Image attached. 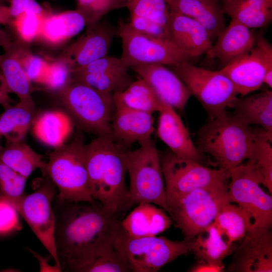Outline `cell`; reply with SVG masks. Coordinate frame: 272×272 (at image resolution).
Instances as JSON below:
<instances>
[{
  "label": "cell",
  "instance_id": "cell-37",
  "mask_svg": "<svg viewBox=\"0 0 272 272\" xmlns=\"http://www.w3.org/2000/svg\"><path fill=\"white\" fill-rule=\"evenodd\" d=\"M126 7L130 15L152 19L168 25L170 10L165 0H129Z\"/></svg>",
  "mask_w": 272,
  "mask_h": 272
},
{
  "label": "cell",
  "instance_id": "cell-41",
  "mask_svg": "<svg viewBox=\"0 0 272 272\" xmlns=\"http://www.w3.org/2000/svg\"><path fill=\"white\" fill-rule=\"evenodd\" d=\"M44 15L25 12L13 18L10 24L13 26L21 40L29 43L38 37Z\"/></svg>",
  "mask_w": 272,
  "mask_h": 272
},
{
  "label": "cell",
  "instance_id": "cell-54",
  "mask_svg": "<svg viewBox=\"0 0 272 272\" xmlns=\"http://www.w3.org/2000/svg\"><path fill=\"white\" fill-rule=\"evenodd\" d=\"M2 57H3V54H0V62L2 59Z\"/></svg>",
  "mask_w": 272,
  "mask_h": 272
},
{
  "label": "cell",
  "instance_id": "cell-48",
  "mask_svg": "<svg viewBox=\"0 0 272 272\" xmlns=\"http://www.w3.org/2000/svg\"><path fill=\"white\" fill-rule=\"evenodd\" d=\"M9 94L0 74V105L3 107L4 109L12 105L11 104L13 101L10 97Z\"/></svg>",
  "mask_w": 272,
  "mask_h": 272
},
{
  "label": "cell",
  "instance_id": "cell-55",
  "mask_svg": "<svg viewBox=\"0 0 272 272\" xmlns=\"http://www.w3.org/2000/svg\"><path fill=\"white\" fill-rule=\"evenodd\" d=\"M127 2L129 1V0H126Z\"/></svg>",
  "mask_w": 272,
  "mask_h": 272
},
{
  "label": "cell",
  "instance_id": "cell-31",
  "mask_svg": "<svg viewBox=\"0 0 272 272\" xmlns=\"http://www.w3.org/2000/svg\"><path fill=\"white\" fill-rule=\"evenodd\" d=\"M229 202L219 211L214 223L230 243L241 240L250 229L252 219L248 212L238 205Z\"/></svg>",
  "mask_w": 272,
  "mask_h": 272
},
{
  "label": "cell",
  "instance_id": "cell-43",
  "mask_svg": "<svg viewBox=\"0 0 272 272\" xmlns=\"http://www.w3.org/2000/svg\"><path fill=\"white\" fill-rule=\"evenodd\" d=\"M129 66L120 58L106 55L72 71L84 73L128 72Z\"/></svg>",
  "mask_w": 272,
  "mask_h": 272
},
{
  "label": "cell",
  "instance_id": "cell-10",
  "mask_svg": "<svg viewBox=\"0 0 272 272\" xmlns=\"http://www.w3.org/2000/svg\"><path fill=\"white\" fill-rule=\"evenodd\" d=\"M172 71L185 85L191 95L215 117L225 114L237 95L231 81L219 71L193 65L189 61L171 65Z\"/></svg>",
  "mask_w": 272,
  "mask_h": 272
},
{
  "label": "cell",
  "instance_id": "cell-45",
  "mask_svg": "<svg viewBox=\"0 0 272 272\" xmlns=\"http://www.w3.org/2000/svg\"><path fill=\"white\" fill-rule=\"evenodd\" d=\"M16 208L6 200L0 199V234L21 228Z\"/></svg>",
  "mask_w": 272,
  "mask_h": 272
},
{
  "label": "cell",
  "instance_id": "cell-14",
  "mask_svg": "<svg viewBox=\"0 0 272 272\" xmlns=\"http://www.w3.org/2000/svg\"><path fill=\"white\" fill-rule=\"evenodd\" d=\"M255 45L219 70L232 82L237 94L243 97L257 90L265 73H272V46L262 36Z\"/></svg>",
  "mask_w": 272,
  "mask_h": 272
},
{
  "label": "cell",
  "instance_id": "cell-57",
  "mask_svg": "<svg viewBox=\"0 0 272 272\" xmlns=\"http://www.w3.org/2000/svg\"><path fill=\"white\" fill-rule=\"evenodd\" d=\"M218 1V0H217Z\"/></svg>",
  "mask_w": 272,
  "mask_h": 272
},
{
  "label": "cell",
  "instance_id": "cell-38",
  "mask_svg": "<svg viewBox=\"0 0 272 272\" xmlns=\"http://www.w3.org/2000/svg\"><path fill=\"white\" fill-rule=\"evenodd\" d=\"M132 271L124 255L114 248L102 254L82 267L79 272Z\"/></svg>",
  "mask_w": 272,
  "mask_h": 272
},
{
  "label": "cell",
  "instance_id": "cell-21",
  "mask_svg": "<svg viewBox=\"0 0 272 272\" xmlns=\"http://www.w3.org/2000/svg\"><path fill=\"white\" fill-rule=\"evenodd\" d=\"M165 212L151 203H139L121 221L122 228L132 237L157 236L173 223Z\"/></svg>",
  "mask_w": 272,
  "mask_h": 272
},
{
  "label": "cell",
  "instance_id": "cell-11",
  "mask_svg": "<svg viewBox=\"0 0 272 272\" xmlns=\"http://www.w3.org/2000/svg\"><path fill=\"white\" fill-rule=\"evenodd\" d=\"M167 202L198 188L228 183L229 171L212 169L193 160L179 157L171 151L159 152Z\"/></svg>",
  "mask_w": 272,
  "mask_h": 272
},
{
  "label": "cell",
  "instance_id": "cell-44",
  "mask_svg": "<svg viewBox=\"0 0 272 272\" xmlns=\"http://www.w3.org/2000/svg\"><path fill=\"white\" fill-rule=\"evenodd\" d=\"M129 25L136 31L151 37L170 39L168 26L156 21L135 15H130Z\"/></svg>",
  "mask_w": 272,
  "mask_h": 272
},
{
  "label": "cell",
  "instance_id": "cell-56",
  "mask_svg": "<svg viewBox=\"0 0 272 272\" xmlns=\"http://www.w3.org/2000/svg\"><path fill=\"white\" fill-rule=\"evenodd\" d=\"M0 136H1V134H0Z\"/></svg>",
  "mask_w": 272,
  "mask_h": 272
},
{
  "label": "cell",
  "instance_id": "cell-27",
  "mask_svg": "<svg viewBox=\"0 0 272 272\" xmlns=\"http://www.w3.org/2000/svg\"><path fill=\"white\" fill-rule=\"evenodd\" d=\"M190 242V252L201 261L221 265L237 246L229 243L214 222L197 234Z\"/></svg>",
  "mask_w": 272,
  "mask_h": 272
},
{
  "label": "cell",
  "instance_id": "cell-8",
  "mask_svg": "<svg viewBox=\"0 0 272 272\" xmlns=\"http://www.w3.org/2000/svg\"><path fill=\"white\" fill-rule=\"evenodd\" d=\"M228 192L235 202L250 216L252 224L248 231L262 233L271 229L272 198L260 186L264 185L257 164L247 160L230 169Z\"/></svg>",
  "mask_w": 272,
  "mask_h": 272
},
{
  "label": "cell",
  "instance_id": "cell-15",
  "mask_svg": "<svg viewBox=\"0 0 272 272\" xmlns=\"http://www.w3.org/2000/svg\"><path fill=\"white\" fill-rule=\"evenodd\" d=\"M117 28L108 21L99 22L87 28L86 33L73 44L62 56L72 70L83 67L108 55Z\"/></svg>",
  "mask_w": 272,
  "mask_h": 272
},
{
  "label": "cell",
  "instance_id": "cell-51",
  "mask_svg": "<svg viewBox=\"0 0 272 272\" xmlns=\"http://www.w3.org/2000/svg\"><path fill=\"white\" fill-rule=\"evenodd\" d=\"M11 37L0 26V46L4 50L9 48L13 44Z\"/></svg>",
  "mask_w": 272,
  "mask_h": 272
},
{
  "label": "cell",
  "instance_id": "cell-30",
  "mask_svg": "<svg viewBox=\"0 0 272 272\" xmlns=\"http://www.w3.org/2000/svg\"><path fill=\"white\" fill-rule=\"evenodd\" d=\"M224 14L248 28L266 26L272 19V11L264 0H222Z\"/></svg>",
  "mask_w": 272,
  "mask_h": 272
},
{
  "label": "cell",
  "instance_id": "cell-52",
  "mask_svg": "<svg viewBox=\"0 0 272 272\" xmlns=\"http://www.w3.org/2000/svg\"><path fill=\"white\" fill-rule=\"evenodd\" d=\"M268 5V6L271 9L272 7V0H264Z\"/></svg>",
  "mask_w": 272,
  "mask_h": 272
},
{
  "label": "cell",
  "instance_id": "cell-19",
  "mask_svg": "<svg viewBox=\"0 0 272 272\" xmlns=\"http://www.w3.org/2000/svg\"><path fill=\"white\" fill-rule=\"evenodd\" d=\"M157 133L176 156L201 164L203 157L193 144L188 130L174 109L161 99Z\"/></svg>",
  "mask_w": 272,
  "mask_h": 272
},
{
  "label": "cell",
  "instance_id": "cell-40",
  "mask_svg": "<svg viewBox=\"0 0 272 272\" xmlns=\"http://www.w3.org/2000/svg\"><path fill=\"white\" fill-rule=\"evenodd\" d=\"M14 44L20 63L29 79L32 83L42 85L49 63L25 48H22L17 42Z\"/></svg>",
  "mask_w": 272,
  "mask_h": 272
},
{
  "label": "cell",
  "instance_id": "cell-16",
  "mask_svg": "<svg viewBox=\"0 0 272 272\" xmlns=\"http://www.w3.org/2000/svg\"><path fill=\"white\" fill-rule=\"evenodd\" d=\"M234 250L233 259L228 271L236 272L272 271V233L247 232Z\"/></svg>",
  "mask_w": 272,
  "mask_h": 272
},
{
  "label": "cell",
  "instance_id": "cell-1",
  "mask_svg": "<svg viewBox=\"0 0 272 272\" xmlns=\"http://www.w3.org/2000/svg\"><path fill=\"white\" fill-rule=\"evenodd\" d=\"M53 199L54 242L60 266L65 271L80 269L112 250L121 220L98 202Z\"/></svg>",
  "mask_w": 272,
  "mask_h": 272
},
{
  "label": "cell",
  "instance_id": "cell-24",
  "mask_svg": "<svg viewBox=\"0 0 272 272\" xmlns=\"http://www.w3.org/2000/svg\"><path fill=\"white\" fill-rule=\"evenodd\" d=\"M86 25L77 10L53 14L50 10L42 18L38 37L52 44L64 42L78 34Z\"/></svg>",
  "mask_w": 272,
  "mask_h": 272
},
{
  "label": "cell",
  "instance_id": "cell-33",
  "mask_svg": "<svg viewBox=\"0 0 272 272\" xmlns=\"http://www.w3.org/2000/svg\"><path fill=\"white\" fill-rule=\"evenodd\" d=\"M34 109L20 103L11 105L0 115V134L6 142L24 140L32 123Z\"/></svg>",
  "mask_w": 272,
  "mask_h": 272
},
{
  "label": "cell",
  "instance_id": "cell-39",
  "mask_svg": "<svg viewBox=\"0 0 272 272\" xmlns=\"http://www.w3.org/2000/svg\"><path fill=\"white\" fill-rule=\"evenodd\" d=\"M272 134L262 130L258 139L254 158L262 174L264 184L269 192L272 193Z\"/></svg>",
  "mask_w": 272,
  "mask_h": 272
},
{
  "label": "cell",
  "instance_id": "cell-53",
  "mask_svg": "<svg viewBox=\"0 0 272 272\" xmlns=\"http://www.w3.org/2000/svg\"><path fill=\"white\" fill-rule=\"evenodd\" d=\"M9 1L10 0H0V4L5 3V2H9Z\"/></svg>",
  "mask_w": 272,
  "mask_h": 272
},
{
  "label": "cell",
  "instance_id": "cell-18",
  "mask_svg": "<svg viewBox=\"0 0 272 272\" xmlns=\"http://www.w3.org/2000/svg\"><path fill=\"white\" fill-rule=\"evenodd\" d=\"M130 68L146 81L162 100L180 110L184 109L191 96L178 77L161 64L133 65Z\"/></svg>",
  "mask_w": 272,
  "mask_h": 272
},
{
  "label": "cell",
  "instance_id": "cell-50",
  "mask_svg": "<svg viewBox=\"0 0 272 272\" xmlns=\"http://www.w3.org/2000/svg\"><path fill=\"white\" fill-rule=\"evenodd\" d=\"M12 20L9 7L0 4V25L10 24Z\"/></svg>",
  "mask_w": 272,
  "mask_h": 272
},
{
  "label": "cell",
  "instance_id": "cell-20",
  "mask_svg": "<svg viewBox=\"0 0 272 272\" xmlns=\"http://www.w3.org/2000/svg\"><path fill=\"white\" fill-rule=\"evenodd\" d=\"M168 28L171 40L193 59L206 53L212 46L209 33L204 26L170 10Z\"/></svg>",
  "mask_w": 272,
  "mask_h": 272
},
{
  "label": "cell",
  "instance_id": "cell-23",
  "mask_svg": "<svg viewBox=\"0 0 272 272\" xmlns=\"http://www.w3.org/2000/svg\"><path fill=\"white\" fill-rule=\"evenodd\" d=\"M216 43L206 53L225 65L255 45V36L247 28L231 20L228 26L217 37Z\"/></svg>",
  "mask_w": 272,
  "mask_h": 272
},
{
  "label": "cell",
  "instance_id": "cell-35",
  "mask_svg": "<svg viewBox=\"0 0 272 272\" xmlns=\"http://www.w3.org/2000/svg\"><path fill=\"white\" fill-rule=\"evenodd\" d=\"M26 179L0 160V199L14 205L25 195Z\"/></svg>",
  "mask_w": 272,
  "mask_h": 272
},
{
  "label": "cell",
  "instance_id": "cell-26",
  "mask_svg": "<svg viewBox=\"0 0 272 272\" xmlns=\"http://www.w3.org/2000/svg\"><path fill=\"white\" fill-rule=\"evenodd\" d=\"M5 51L0 62V74L9 93L16 94L20 104L34 109L32 94L34 89L22 66L14 42Z\"/></svg>",
  "mask_w": 272,
  "mask_h": 272
},
{
  "label": "cell",
  "instance_id": "cell-25",
  "mask_svg": "<svg viewBox=\"0 0 272 272\" xmlns=\"http://www.w3.org/2000/svg\"><path fill=\"white\" fill-rule=\"evenodd\" d=\"M230 108L234 115L244 123L257 124L272 134V92L266 90L259 93L234 100Z\"/></svg>",
  "mask_w": 272,
  "mask_h": 272
},
{
  "label": "cell",
  "instance_id": "cell-4",
  "mask_svg": "<svg viewBox=\"0 0 272 272\" xmlns=\"http://www.w3.org/2000/svg\"><path fill=\"white\" fill-rule=\"evenodd\" d=\"M232 202L228 183L194 189L167 203V212L172 222L190 240L214 222L220 209Z\"/></svg>",
  "mask_w": 272,
  "mask_h": 272
},
{
  "label": "cell",
  "instance_id": "cell-5",
  "mask_svg": "<svg viewBox=\"0 0 272 272\" xmlns=\"http://www.w3.org/2000/svg\"><path fill=\"white\" fill-rule=\"evenodd\" d=\"M85 145L79 134L68 144L54 148L48 154L46 174L57 187L60 199L94 201L90 193L86 166Z\"/></svg>",
  "mask_w": 272,
  "mask_h": 272
},
{
  "label": "cell",
  "instance_id": "cell-12",
  "mask_svg": "<svg viewBox=\"0 0 272 272\" xmlns=\"http://www.w3.org/2000/svg\"><path fill=\"white\" fill-rule=\"evenodd\" d=\"M117 35L122 41L120 57L129 68L133 65L154 63L171 66L190 62L193 59L171 40L141 33L122 20L118 22Z\"/></svg>",
  "mask_w": 272,
  "mask_h": 272
},
{
  "label": "cell",
  "instance_id": "cell-29",
  "mask_svg": "<svg viewBox=\"0 0 272 272\" xmlns=\"http://www.w3.org/2000/svg\"><path fill=\"white\" fill-rule=\"evenodd\" d=\"M42 156L34 151L24 140L6 142L5 147H0V160L13 170L28 178L37 169L46 176V163Z\"/></svg>",
  "mask_w": 272,
  "mask_h": 272
},
{
  "label": "cell",
  "instance_id": "cell-36",
  "mask_svg": "<svg viewBox=\"0 0 272 272\" xmlns=\"http://www.w3.org/2000/svg\"><path fill=\"white\" fill-rule=\"evenodd\" d=\"M77 9L84 17L87 28L98 23L107 13L126 7V0H77Z\"/></svg>",
  "mask_w": 272,
  "mask_h": 272
},
{
  "label": "cell",
  "instance_id": "cell-28",
  "mask_svg": "<svg viewBox=\"0 0 272 272\" xmlns=\"http://www.w3.org/2000/svg\"><path fill=\"white\" fill-rule=\"evenodd\" d=\"M73 129L70 117L58 110L43 113L35 119L32 127L33 133L38 140L54 148L64 144Z\"/></svg>",
  "mask_w": 272,
  "mask_h": 272
},
{
  "label": "cell",
  "instance_id": "cell-9",
  "mask_svg": "<svg viewBox=\"0 0 272 272\" xmlns=\"http://www.w3.org/2000/svg\"><path fill=\"white\" fill-rule=\"evenodd\" d=\"M114 247L125 256L132 272H156L178 257L190 252V242L172 241L164 236L135 237L122 226Z\"/></svg>",
  "mask_w": 272,
  "mask_h": 272
},
{
  "label": "cell",
  "instance_id": "cell-7",
  "mask_svg": "<svg viewBox=\"0 0 272 272\" xmlns=\"http://www.w3.org/2000/svg\"><path fill=\"white\" fill-rule=\"evenodd\" d=\"M140 145L136 150H128L126 155L131 202L133 205L151 203L167 212L166 189L155 142L151 139Z\"/></svg>",
  "mask_w": 272,
  "mask_h": 272
},
{
  "label": "cell",
  "instance_id": "cell-13",
  "mask_svg": "<svg viewBox=\"0 0 272 272\" xmlns=\"http://www.w3.org/2000/svg\"><path fill=\"white\" fill-rule=\"evenodd\" d=\"M48 177L35 192L25 194L13 206L54 259L55 265L61 268L54 242L55 218L52 201L55 185Z\"/></svg>",
  "mask_w": 272,
  "mask_h": 272
},
{
  "label": "cell",
  "instance_id": "cell-49",
  "mask_svg": "<svg viewBox=\"0 0 272 272\" xmlns=\"http://www.w3.org/2000/svg\"><path fill=\"white\" fill-rule=\"evenodd\" d=\"M33 254L39 261L40 265V271H61L62 269L56 265L50 266L48 264L47 258H42L38 254L32 251Z\"/></svg>",
  "mask_w": 272,
  "mask_h": 272
},
{
  "label": "cell",
  "instance_id": "cell-2",
  "mask_svg": "<svg viewBox=\"0 0 272 272\" xmlns=\"http://www.w3.org/2000/svg\"><path fill=\"white\" fill-rule=\"evenodd\" d=\"M128 150L109 135L98 136L85 145L92 197L119 219L133 206L125 183Z\"/></svg>",
  "mask_w": 272,
  "mask_h": 272
},
{
  "label": "cell",
  "instance_id": "cell-46",
  "mask_svg": "<svg viewBox=\"0 0 272 272\" xmlns=\"http://www.w3.org/2000/svg\"><path fill=\"white\" fill-rule=\"evenodd\" d=\"M10 13L12 19L25 12H32L43 16L50 9L47 6L43 7L36 0H10Z\"/></svg>",
  "mask_w": 272,
  "mask_h": 272
},
{
  "label": "cell",
  "instance_id": "cell-17",
  "mask_svg": "<svg viewBox=\"0 0 272 272\" xmlns=\"http://www.w3.org/2000/svg\"><path fill=\"white\" fill-rule=\"evenodd\" d=\"M114 101L115 110L111 122L113 140L127 149L135 142L141 144L151 140L155 130L153 114Z\"/></svg>",
  "mask_w": 272,
  "mask_h": 272
},
{
  "label": "cell",
  "instance_id": "cell-34",
  "mask_svg": "<svg viewBox=\"0 0 272 272\" xmlns=\"http://www.w3.org/2000/svg\"><path fill=\"white\" fill-rule=\"evenodd\" d=\"M71 79L83 82L99 91L112 94L124 91L133 81L128 72L84 73L72 71Z\"/></svg>",
  "mask_w": 272,
  "mask_h": 272
},
{
  "label": "cell",
  "instance_id": "cell-3",
  "mask_svg": "<svg viewBox=\"0 0 272 272\" xmlns=\"http://www.w3.org/2000/svg\"><path fill=\"white\" fill-rule=\"evenodd\" d=\"M263 129L252 127L226 112L209 117L197 133L196 148L212 156L219 168L229 171L245 160H253Z\"/></svg>",
  "mask_w": 272,
  "mask_h": 272
},
{
  "label": "cell",
  "instance_id": "cell-47",
  "mask_svg": "<svg viewBox=\"0 0 272 272\" xmlns=\"http://www.w3.org/2000/svg\"><path fill=\"white\" fill-rule=\"evenodd\" d=\"M224 268V264L217 265L202 261V262H199L191 267L188 271L190 272H222Z\"/></svg>",
  "mask_w": 272,
  "mask_h": 272
},
{
  "label": "cell",
  "instance_id": "cell-6",
  "mask_svg": "<svg viewBox=\"0 0 272 272\" xmlns=\"http://www.w3.org/2000/svg\"><path fill=\"white\" fill-rule=\"evenodd\" d=\"M59 93L62 104L83 128L98 136H111V122L115 110L112 94L99 91L72 79Z\"/></svg>",
  "mask_w": 272,
  "mask_h": 272
},
{
  "label": "cell",
  "instance_id": "cell-32",
  "mask_svg": "<svg viewBox=\"0 0 272 272\" xmlns=\"http://www.w3.org/2000/svg\"><path fill=\"white\" fill-rule=\"evenodd\" d=\"M114 100L129 108L153 114L159 111L161 99L141 78L133 81L124 91L114 93Z\"/></svg>",
  "mask_w": 272,
  "mask_h": 272
},
{
  "label": "cell",
  "instance_id": "cell-22",
  "mask_svg": "<svg viewBox=\"0 0 272 272\" xmlns=\"http://www.w3.org/2000/svg\"><path fill=\"white\" fill-rule=\"evenodd\" d=\"M170 10L196 21L217 38L225 28V19L217 0H165Z\"/></svg>",
  "mask_w": 272,
  "mask_h": 272
},
{
  "label": "cell",
  "instance_id": "cell-42",
  "mask_svg": "<svg viewBox=\"0 0 272 272\" xmlns=\"http://www.w3.org/2000/svg\"><path fill=\"white\" fill-rule=\"evenodd\" d=\"M72 69L63 58L49 63L42 85L47 89L59 92L70 82Z\"/></svg>",
  "mask_w": 272,
  "mask_h": 272
}]
</instances>
